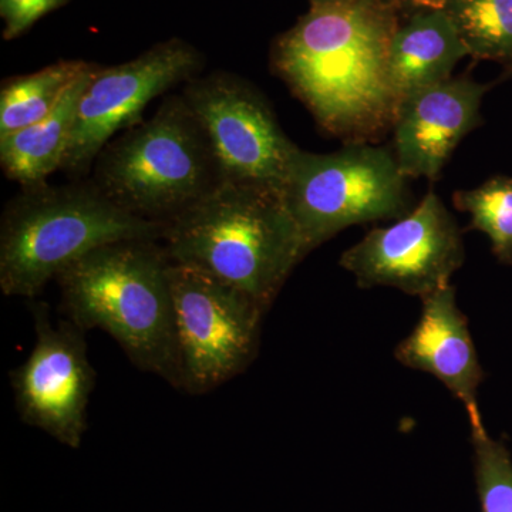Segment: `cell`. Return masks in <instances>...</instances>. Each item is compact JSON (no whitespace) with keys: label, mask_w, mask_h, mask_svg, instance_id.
Masks as SVG:
<instances>
[{"label":"cell","mask_w":512,"mask_h":512,"mask_svg":"<svg viewBox=\"0 0 512 512\" xmlns=\"http://www.w3.org/2000/svg\"><path fill=\"white\" fill-rule=\"evenodd\" d=\"M390 46L389 67L399 103L413 93L451 79L468 55L444 9L419 10L404 16Z\"/></svg>","instance_id":"obj_14"},{"label":"cell","mask_w":512,"mask_h":512,"mask_svg":"<svg viewBox=\"0 0 512 512\" xmlns=\"http://www.w3.org/2000/svg\"><path fill=\"white\" fill-rule=\"evenodd\" d=\"M90 180L121 210L164 227L222 184L208 138L181 93L114 137Z\"/></svg>","instance_id":"obj_5"},{"label":"cell","mask_w":512,"mask_h":512,"mask_svg":"<svg viewBox=\"0 0 512 512\" xmlns=\"http://www.w3.org/2000/svg\"><path fill=\"white\" fill-rule=\"evenodd\" d=\"M170 258L151 239L94 249L57 276L62 311L83 332L100 329L144 372L183 390Z\"/></svg>","instance_id":"obj_2"},{"label":"cell","mask_w":512,"mask_h":512,"mask_svg":"<svg viewBox=\"0 0 512 512\" xmlns=\"http://www.w3.org/2000/svg\"><path fill=\"white\" fill-rule=\"evenodd\" d=\"M419 323L397 345L394 357L410 369L436 377L466 407L471 427L484 426L478 387L485 372L478 360L468 319L457 305L456 288L444 286L421 298Z\"/></svg>","instance_id":"obj_13"},{"label":"cell","mask_w":512,"mask_h":512,"mask_svg":"<svg viewBox=\"0 0 512 512\" xmlns=\"http://www.w3.org/2000/svg\"><path fill=\"white\" fill-rule=\"evenodd\" d=\"M93 63L60 60L37 72L8 77L0 87V138L45 119Z\"/></svg>","instance_id":"obj_16"},{"label":"cell","mask_w":512,"mask_h":512,"mask_svg":"<svg viewBox=\"0 0 512 512\" xmlns=\"http://www.w3.org/2000/svg\"><path fill=\"white\" fill-rule=\"evenodd\" d=\"M488 86L451 77L400 103L393 124V154L407 178L436 181L458 144L481 124Z\"/></svg>","instance_id":"obj_12"},{"label":"cell","mask_w":512,"mask_h":512,"mask_svg":"<svg viewBox=\"0 0 512 512\" xmlns=\"http://www.w3.org/2000/svg\"><path fill=\"white\" fill-rule=\"evenodd\" d=\"M164 225L121 210L90 178L22 188L0 220V289L35 299L52 279L94 249L161 241Z\"/></svg>","instance_id":"obj_4"},{"label":"cell","mask_w":512,"mask_h":512,"mask_svg":"<svg viewBox=\"0 0 512 512\" xmlns=\"http://www.w3.org/2000/svg\"><path fill=\"white\" fill-rule=\"evenodd\" d=\"M463 232L434 191L409 214L386 228L367 232L343 252L339 265L360 288L389 286L424 296L450 285L464 264Z\"/></svg>","instance_id":"obj_11"},{"label":"cell","mask_w":512,"mask_h":512,"mask_svg":"<svg viewBox=\"0 0 512 512\" xmlns=\"http://www.w3.org/2000/svg\"><path fill=\"white\" fill-rule=\"evenodd\" d=\"M30 308L35 346L10 372L16 412L26 426L77 450L87 433V409L96 384L86 332L69 319L53 322L45 302H33Z\"/></svg>","instance_id":"obj_10"},{"label":"cell","mask_w":512,"mask_h":512,"mask_svg":"<svg viewBox=\"0 0 512 512\" xmlns=\"http://www.w3.org/2000/svg\"><path fill=\"white\" fill-rule=\"evenodd\" d=\"M474 478L481 512H512V457L484 426L471 427Z\"/></svg>","instance_id":"obj_19"},{"label":"cell","mask_w":512,"mask_h":512,"mask_svg":"<svg viewBox=\"0 0 512 512\" xmlns=\"http://www.w3.org/2000/svg\"><path fill=\"white\" fill-rule=\"evenodd\" d=\"M400 20L384 0L316 6L275 40L272 69L326 133L370 143L399 111L389 56Z\"/></svg>","instance_id":"obj_1"},{"label":"cell","mask_w":512,"mask_h":512,"mask_svg":"<svg viewBox=\"0 0 512 512\" xmlns=\"http://www.w3.org/2000/svg\"><path fill=\"white\" fill-rule=\"evenodd\" d=\"M204 59L180 39L158 43L130 62L97 66L77 101L76 120L62 171L82 180L104 147L143 121L151 101L198 76Z\"/></svg>","instance_id":"obj_9"},{"label":"cell","mask_w":512,"mask_h":512,"mask_svg":"<svg viewBox=\"0 0 512 512\" xmlns=\"http://www.w3.org/2000/svg\"><path fill=\"white\" fill-rule=\"evenodd\" d=\"M458 36L476 59L512 66V0H448L444 6Z\"/></svg>","instance_id":"obj_17"},{"label":"cell","mask_w":512,"mask_h":512,"mask_svg":"<svg viewBox=\"0 0 512 512\" xmlns=\"http://www.w3.org/2000/svg\"><path fill=\"white\" fill-rule=\"evenodd\" d=\"M183 94L212 148L222 183L284 191L299 147L258 89L228 72L197 76Z\"/></svg>","instance_id":"obj_8"},{"label":"cell","mask_w":512,"mask_h":512,"mask_svg":"<svg viewBox=\"0 0 512 512\" xmlns=\"http://www.w3.org/2000/svg\"><path fill=\"white\" fill-rule=\"evenodd\" d=\"M309 2H311V8H316V6L335 5V3L346 2V0H309Z\"/></svg>","instance_id":"obj_22"},{"label":"cell","mask_w":512,"mask_h":512,"mask_svg":"<svg viewBox=\"0 0 512 512\" xmlns=\"http://www.w3.org/2000/svg\"><path fill=\"white\" fill-rule=\"evenodd\" d=\"M168 275L183 390L210 393L254 362L266 311L244 292L190 266L171 262Z\"/></svg>","instance_id":"obj_7"},{"label":"cell","mask_w":512,"mask_h":512,"mask_svg":"<svg viewBox=\"0 0 512 512\" xmlns=\"http://www.w3.org/2000/svg\"><path fill=\"white\" fill-rule=\"evenodd\" d=\"M163 247L190 266L254 299L266 312L306 258L282 192L222 183L165 225Z\"/></svg>","instance_id":"obj_3"},{"label":"cell","mask_w":512,"mask_h":512,"mask_svg":"<svg viewBox=\"0 0 512 512\" xmlns=\"http://www.w3.org/2000/svg\"><path fill=\"white\" fill-rule=\"evenodd\" d=\"M97 66L93 63L74 82L45 119L0 138V164L9 180L22 188L37 187L46 184L56 171H62L76 120L77 101Z\"/></svg>","instance_id":"obj_15"},{"label":"cell","mask_w":512,"mask_h":512,"mask_svg":"<svg viewBox=\"0 0 512 512\" xmlns=\"http://www.w3.org/2000/svg\"><path fill=\"white\" fill-rule=\"evenodd\" d=\"M387 5L392 6L400 18L412 15L419 10L444 9L448 0H384Z\"/></svg>","instance_id":"obj_21"},{"label":"cell","mask_w":512,"mask_h":512,"mask_svg":"<svg viewBox=\"0 0 512 512\" xmlns=\"http://www.w3.org/2000/svg\"><path fill=\"white\" fill-rule=\"evenodd\" d=\"M407 180L387 148L352 143L329 154L299 148L282 195L311 254L343 229L409 214Z\"/></svg>","instance_id":"obj_6"},{"label":"cell","mask_w":512,"mask_h":512,"mask_svg":"<svg viewBox=\"0 0 512 512\" xmlns=\"http://www.w3.org/2000/svg\"><path fill=\"white\" fill-rule=\"evenodd\" d=\"M453 201L470 214L468 228L490 238L498 261L512 265V177L497 175L473 190L457 191Z\"/></svg>","instance_id":"obj_18"},{"label":"cell","mask_w":512,"mask_h":512,"mask_svg":"<svg viewBox=\"0 0 512 512\" xmlns=\"http://www.w3.org/2000/svg\"><path fill=\"white\" fill-rule=\"evenodd\" d=\"M69 0H0V16L5 22L3 37L16 39L49 12H53Z\"/></svg>","instance_id":"obj_20"},{"label":"cell","mask_w":512,"mask_h":512,"mask_svg":"<svg viewBox=\"0 0 512 512\" xmlns=\"http://www.w3.org/2000/svg\"><path fill=\"white\" fill-rule=\"evenodd\" d=\"M510 70H511V72H512V66L510 67Z\"/></svg>","instance_id":"obj_23"}]
</instances>
